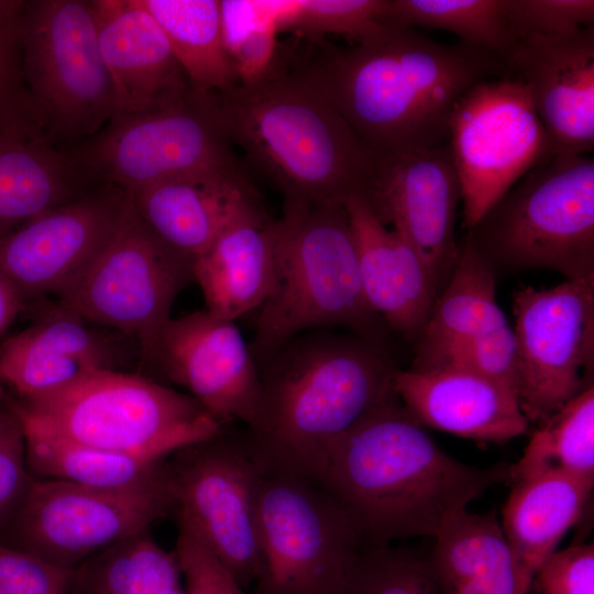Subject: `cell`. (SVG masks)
<instances>
[{
	"instance_id": "cell-1",
	"label": "cell",
	"mask_w": 594,
	"mask_h": 594,
	"mask_svg": "<svg viewBox=\"0 0 594 594\" xmlns=\"http://www.w3.org/2000/svg\"><path fill=\"white\" fill-rule=\"evenodd\" d=\"M309 43L298 51L283 46L285 64L373 153L447 145L462 96L483 80L508 75L497 56L392 22L348 46Z\"/></svg>"
},
{
	"instance_id": "cell-2",
	"label": "cell",
	"mask_w": 594,
	"mask_h": 594,
	"mask_svg": "<svg viewBox=\"0 0 594 594\" xmlns=\"http://www.w3.org/2000/svg\"><path fill=\"white\" fill-rule=\"evenodd\" d=\"M510 481V465L476 468L444 452L397 395L333 444L320 484L366 547L436 538L468 505Z\"/></svg>"
},
{
	"instance_id": "cell-3",
	"label": "cell",
	"mask_w": 594,
	"mask_h": 594,
	"mask_svg": "<svg viewBox=\"0 0 594 594\" xmlns=\"http://www.w3.org/2000/svg\"><path fill=\"white\" fill-rule=\"evenodd\" d=\"M260 406L244 435L264 473L321 484L333 444L395 395L383 342L331 329L299 333L257 364Z\"/></svg>"
},
{
	"instance_id": "cell-4",
	"label": "cell",
	"mask_w": 594,
	"mask_h": 594,
	"mask_svg": "<svg viewBox=\"0 0 594 594\" xmlns=\"http://www.w3.org/2000/svg\"><path fill=\"white\" fill-rule=\"evenodd\" d=\"M208 96L231 144L280 189L284 204L343 205L362 194L373 152L277 48L261 75Z\"/></svg>"
},
{
	"instance_id": "cell-5",
	"label": "cell",
	"mask_w": 594,
	"mask_h": 594,
	"mask_svg": "<svg viewBox=\"0 0 594 594\" xmlns=\"http://www.w3.org/2000/svg\"><path fill=\"white\" fill-rule=\"evenodd\" d=\"M272 233L273 287L249 343L256 364L310 330L344 328L383 342L386 324L364 297L344 204H284Z\"/></svg>"
},
{
	"instance_id": "cell-6",
	"label": "cell",
	"mask_w": 594,
	"mask_h": 594,
	"mask_svg": "<svg viewBox=\"0 0 594 594\" xmlns=\"http://www.w3.org/2000/svg\"><path fill=\"white\" fill-rule=\"evenodd\" d=\"M10 410L24 436L148 460L226 428L189 394L119 370H98L43 396L13 400Z\"/></svg>"
},
{
	"instance_id": "cell-7",
	"label": "cell",
	"mask_w": 594,
	"mask_h": 594,
	"mask_svg": "<svg viewBox=\"0 0 594 594\" xmlns=\"http://www.w3.org/2000/svg\"><path fill=\"white\" fill-rule=\"evenodd\" d=\"M465 241L494 273L552 270L594 275V160L559 154L510 187Z\"/></svg>"
},
{
	"instance_id": "cell-8",
	"label": "cell",
	"mask_w": 594,
	"mask_h": 594,
	"mask_svg": "<svg viewBox=\"0 0 594 594\" xmlns=\"http://www.w3.org/2000/svg\"><path fill=\"white\" fill-rule=\"evenodd\" d=\"M20 40L25 84L50 142L68 152L100 132L117 98L92 0L23 1Z\"/></svg>"
},
{
	"instance_id": "cell-9",
	"label": "cell",
	"mask_w": 594,
	"mask_h": 594,
	"mask_svg": "<svg viewBox=\"0 0 594 594\" xmlns=\"http://www.w3.org/2000/svg\"><path fill=\"white\" fill-rule=\"evenodd\" d=\"M262 571L253 594H343L361 535L320 485L262 473L256 493Z\"/></svg>"
},
{
	"instance_id": "cell-10",
	"label": "cell",
	"mask_w": 594,
	"mask_h": 594,
	"mask_svg": "<svg viewBox=\"0 0 594 594\" xmlns=\"http://www.w3.org/2000/svg\"><path fill=\"white\" fill-rule=\"evenodd\" d=\"M68 153L91 184L128 194L188 174L242 168L211 98L193 90L156 109L114 114Z\"/></svg>"
},
{
	"instance_id": "cell-11",
	"label": "cell",
	"mask_w": 594,
	"mask_h": 594,
	"mask_svg": "<svg viewBox=\"0 0 594 594\" xmlns=\"http://www.w3.org/2000/svg\"><path fill=\"white\" fill-rule=\"evenodd\" d=\"M191 282L193 263L156 238L130 200L116 234L56 305L134 340L153 364L173 304Z\"/></svg>"
},
{
	"instance_id": "cell-12",
	"label": "cell",
	"mask_w": 594,
	"mask_h": 594,
	"mask_svg": "<svg viewBox=\"0 0 594 594\" xmlns=\"http://www.w3.org/2000/svg\"><path fill=\"white\" fill-rule=\"evenodd\" d=\"M166 474L141 487L98 490L33 477L0 541L50 563L75 569L92 554L173 514Z\"/></svg>"
},
{
	"instance_id": "cell-13",
	"label": "cell",
	"mask_w": 594,
	"mask_h": 594,
	"mask_svg": "<svg viewBox=\"0 0 594 594\" xmlns=\"http://www.w3.org/2000/svg\"><path fill=\"white\" fill-rule=\"evenodd\" d=\"M177 525L190 529L244 588L262 571L256 493L262 469L244 431L219 433L167 458Z\"/></svg>"
},
{
	"instance_id": "cell-14",
	"label": "cell",
	"mask_w": 594,
	"mask_h": 594,
	"mask_svg": "<svg viewBox=\"0 0 594 594\" xmlns=\"http://www.w3.org/2000/svg\"><path fill=\"white\" fill-rule=\"evenodd\" d=\"M449 147L466 230L525 174L554 155L527 89L509 75L483 80L462 96L450 119Z\"/></svg>"
},
{
	"instance_id": "cell-15",
	"label": "cell",
	"mask_w": 594,
	"mask_h": 594,
	"mask_svg": "<svg viewBox=\"0 0 594 594\" xmlns=\"http://www.w3.org/2000/svg\"><path fill=\"white\" fill-rule=\"evenodd\" d=\"M517 399L541 425L593 386L594 275L514 294Z\"/></svg>"
},
{
	"instance_id": "cell-16",
	"label": "cell",
	"mask_w": 594,
	"mask_h": 594,
	"mask_svg": "<svg viewBox=\"0 0 594 594\" xmlns=\"http://www.w3.org/2000/svg\"><path fill=\"white\" fill-rule=\"evenodd\" d=\"M130 196L110 184H95L0 239V272L22 300L63 296L116 234Z\"/></svg>"
},
{
	"instance_id": "cell-17",
	"label": "cell",
	"mask_w": 594,
	"mask_h": 594,
	"mask_svg": "<svg viewBox=\"0 0 594 594\" xmlns=\"http://www.w3.org/2000/svg\"><path fill=\"white\" fill-rule=\"evenodd\" d=\"M359 197L414 248L439 295L460 254L455 222L462 196L449 143L373 153L372 169Z\"/></svg>"
},
{
	"instance_id": "cell-18",
	"label": "cell",
	"mask_w": 594,
	"mask_h": 594,
	"mask_svg": "<svg viewBox=\"0 0 594 594\" xmlns=\"http://www.w3.org/2000/svg\"><path fill=\"white\" fill-rule=\"evenodd\" d=\"M153 364L223 426L254 420L261 399L257 364L233 320L206 309L170 318Z\"/></svg>"
},
{
	"instance_id": "cell-19",
	"label": "cell",
	"mask_w": 594,
	"mask_h": 594,
	"mask_svg": "<svg viewBox=\"0 0 594 594\" xmlns=\"http://www.w3.org/2000/svg\"><path fill=\"white\" fill-rule=\"evenodd\" d=\"M552 143L554 155L594 148V25L519 37L505 59Z\"/></svg>"
},
{
	"instance_id": "cell-20",
	"label": "cell",
	"mask_w": 594,
	"mask_h": 594,
	"mask_svg": "<svg viewBox=\"0 0 594 594\" xmlns=\"http://www.w3.org/2000/svg\"><path fill=\"white\" fill-rule=\"evenodd\" d=\"M92 6L116 114L156 109L193 90L166 35L139 0H92Z\"/></svg>"
},
{
	"instance_id": "cell-21",
	"label": "cell",
	"mask_w": 594,
	"mask_h": 594,
	"mask_svg": "<svg viewBox=\"0 0 594 594\" xmlns=\"http://www.w3.org/2000/svg\"><path fill=\"white\" fill-rule=\"evenodd\" d=\"M129 196L152 233L191 263L232 221L263 208L243 168L178 176Z\"/></svg>"
},
{
	"instance_id": "cell-22",
	"label": "cell",
	"mask_w": 594,
	"mask_h": 594,
	"mask_svg": "<svg viewBox=\"0 0 594 594\" xmlns=\"http://www.w3.org/2000/svg\"><path fill=\"white\" fill-rule=\"evenodd\" d=\"M99 326L57 305L35 323L0 346V383L19 399L59 389L98 370H117L119 332Z\"/></svg>"
},
{
	"instance_id": "cell-23",
	"label": "cell",
	"mask_w": 594,
	"mask_h": 594,
	"mask_svg": "<svg viewBox=\"0 0 594 594\" xmlns=\"http://www.w3.org/2000/svg\"><path fill=\"white\" fill-rule=\"evenodd\" d=\"M393 385L406 410L422 426L494 443L525 435L529 428L516 395L473 372L397 369Z\"/></svg>"
},
{
	"instance_id": "cell-24",
	"label": "cell",
	"mask_w": 594,
	"mask_h": 594,
	"mask_svg": "<svg viewBox=\"0 0 594 594\" xmlns=\"http://www.w3.org/2000/svg\"><path fill=\"white\" fill-rule=\"evenodd\" d=\"M364 297L383 322L417 340L438 290L421 258L397 231L383 224L359 196L344 202Z\"/></svg>"
},
{
	"instance_id": "cell-25",
	"label": "cell",
	"mask_w": 594,
	"mask_h": 594,
	"mask_svg": "<svg viewBox=\"0 0 594 594\" xmlns=\"http://www.w3.org/2000/svg\"><path fill=\"white\" fill-rule=\"evenodd\" d=\"M272 223L263 208L246 212L195 258L194 282L208 312L235 321L265 301L274 280Z\"/></svg>"
},
{
	"instance_id": "cell-26",
	"label": "cell",
	"mask_w": 594,
	"mask_h": 594,
	"mask_svg": "<svg viewBox=\"0 0 594 594\" xmlns=\"http://www.w3.org/2000/svg\"><path fill=\"white\" fill-rule=\"evenodd\" d=\"M92 185L40 127L0 124V239Z\"/></svg>"
},
{
	"instance_id": "cell-27",
	"label": "cell",
	"mask_w": 594,
	"mask_h": 594,
	"mask_svg": "<svg viewBox=\"0 0 594 594\" xmlns=\"http://www.w3.org/2000/svg\"><path fill=\"white\" fill-rule=\"evenodd\" d=\"M593 485L594 480L560 471L514 482L501 526L529 587L539 566L580 519Z\"/></svg>"
},
{
	"instance_id": "cell-28",
	"label": "cell",
	"mask_w": 594,
	"mask_h": 594,
	"mask_svg": "<svg viewBox=\"0 0 594 594\" xmlns=\"http://www.w3.org/2000/svg\"><path fill=\"white\" fill-rule=\"evenodd\" d=\"M428 558L440 594H527L495 512L455 515Z\"/></svg>"
},
{
	"instance_id": "cell-29",
	"label": "cell",
	"mask_w": 594,
	"mask_h": 594,
	"mask_svg": "<svg viewBox=\"0 0 594 594\" xmlns=\"http://www.w3.org/2000/svg\"><path fill=\"white\" fill-rule=\"evenodd\" d=\"M166 35L198 95L229 90L240 81L224 44L220 0H139Z\"/></svg>"
},
{
	"instance_id": "cell-30",
	"label": "cell",
	"mask_w": 594,
	"mask_h": 594,
	"mask_svg": "<svg viewBox=\"0 0 594 594\" xmlns=\"http://www.w3.org/2000/svg\"><path fill=\"white\" fill-rule=\"evenodd\" d=\"M492 267L464 241L457 264L438 295L417 348L476 338L508 323L496 301Z\"/></svg>"
},
{
	"instance_id": "cell-31",
	"label": "cell",
	"mask_w": 594,
	"mask_h": 594,
	"mask_svg": "<svg viewBox=\"0 0 594 594\" xmlns=\"http://www.w3.org/2000/svg\"><path fill=\"white\" fill-rule=\"evenodd\" d=\"M33 477L58 480L98 490L141 487L162 479L167 458L148 460L66 440L24 436Z\"/></svg>"
},
{
	"instance_id": "cell-32",
	"label": "cell",
	"mask_w": 594,
	"mask_h": 594,
	"mask_svg": "<svg viewBox=\"0 0 594 594\" xmlns=\"http://www.w3.org/2000/svg\"><path fill=\"white\" fill-rule=\"evenodd\" d=\"M180 574L175 550L163 549L144 530L78 564L68 594H173Z\"/></svg>"
},
{
	"instance_id": "cell-33",
	"label": "cell",
	"mask_w": 594,
	"mask_h": 594,
	"mask_svg": "<svg viewBox=\"0 0 594 594\" xmlns=\"http://www.w3.org/2000/svg\"><path fill=\"white\" fill-rule=\"evenodd\" d=\"M548 471L594 480V386L539 425L521 458L510 465V482Z\"/></svg>"
},
{
	"instance_id": "cell-34",
	"label": "cell",
	"mask_w": 594,
	"mask_h": 594,
	"mask_svg": "<svg viewBox=\"0 0 594 594\" xmlns=\"http://www.w3.org/2000/svg\"><path fill=\"white\" fill-rule=\"evenodd\" d=\"M388 19L402 26L449 31L504 62L515 44L506 0H389Z\"/></svg>"
},
{
	"instance_id": "cell-35",
	"label": "cell",
	"mask_w": 594,
	"mask_h": 594,
	"mask_svg": "<svg viewBox=\"0 0 594 594\" xmlns=\"http://www.w3.org/2000/svg\"><path fill=\"white\" fill-rule=\"evenodd\" d=\"M277 32H294L317 42L338 35L350 44L370 36L386 23L389 0L270 1Z\"/></svg>"
},
{
	"instance_id": "cell-36",
	"label": "cell",
	"mask_w": 594,
	"mask_h": 594,
	"mask_svg": "<svg viewBox=\"0 0 594 594\" xmlns=\"http://www.w3.org/2000/svg\"><path fill=\"white\" fill-rule=\"evenodd\" d=\"M409 370L473 372L507 387L517 397L514 330L507 323L476 338L454 340L431 348H417Z\"/></svg>"
},
{
	"instance_id": "cell-37",
	"label": "cell",
	"mask_w": 594,
	"mask_h": 594,
	"mask_svg": "<svg viewBox=\"0 0 594 594\" xmlns=\"http://www.w3.org/2000/svg\"><path fill=\"white\" fill-rule=\"evenodd\" d=\"M343 594H440L428 559L394 548L365 547Z\"/></svg>"
},
{
	"instance_id": "cell-38",
	"label": "cell",
	"mask_w": 594,
	"mask_h": 594,
	"mask_svg": "<svg viewBox=\"0 0 594 594\" xmlns=\"http://www.w3.org/2000/svg\"><path fill=\"white\" fill-rule=\"evenodd\" d=\"M221 10L224 44L240 80L257 77L277 48L270 1H221Z\"/></svg>"
},
{
	"instance_id": "cell-39",
	"label": "cell",
	"mask_w": 594,
	"mask_h": 594,
	"mask_svg": "<svg viewBox=\"0 0 594 594\" xmlns=\"http://www.w3.org/2000/svg\"><path fill=\"white\" fill-rule=\"evenodd\" d=\"M22 6L23 1H0V124L24 122L44 130L23 74Z\"/></svg>"
},
{
	"instance_id": "cell-40",
	"label": "cell",
	"mask_w": 594,
	"mask_h": 594,
	"mask_svg": "<svg viewBox=\"0 0 594 594\" xmlns=\"http://www.w3.org/2000/svg\"><path fill=\"white\" fill-rule=\"evenodd\" d=\"M515 41L540 34L559 35L594 25L593 0H506Z\"/></svg>"
},
{
	"instance_id": "cell-41",
	"label": "cell",
	"mask_w": 594,
	"mask_h": 594,
	"mask_svg": "<svg viewBox=\"0 0 594 594\" xmlns=\"http://www.w3.org/2000/svg\"><path fill=\"white\" fill-rule=\"evenodd\" d=\"M74 569L0 541V594H68Z\"/></svg>"
},
{
	"instance_id": "cell-42",
	"label": "cell",
	"mask_w": 594,
	"mask_h": 594,
	"mask_svg": "<svg viewBox=\"0 0 594 594\" xmlns=\"http://www.w3.org/2000/svg\"><path fill=\"white\" fill-rule=\"evenodd\" d=\"M177 526L175 552L186 581L185 594H248L190 529Z\"/></svg>"
},
{
	"instance_id": "cell-43",
	"label": "cell",
	"mask_w": 594,
	"mask_h": 594,
	"mask_svg": "<svg viewBox=\"0 0 594 594\" xmlns=\"http://www.w3.org/2000/svg\"><path fill=\"white\" fill-rule=\"evenodd\" d=\"M531 586L539 594H594V546L556 550L539 566Z\"/></svg>"
},
{
	"instance_id": "cell-44",
	"label": "cell",
	"mask_w": 594,
	"mask_h": 594,
	"mask_svg": "<svg viewBox=\"0 0 594 594\" xmlns=\"http://www.w3.org/2000/svg\"><path fill=\"white\" fill-rule=\"evenodd\" d=\"M33 476L25 458L22 428L9 409L0 418V528L16 510Z\"/></svg>"
},
{
	"instance_id": "cell-45",
	"label": "cell",
	"mask_w": 594,
	"mask_h": 594,
	"mask_svg": "<svg viewBox=\"0 0 594 594\" xmlns=\"http://www.w3.org/2000/svg\"><path fill=\"white\" fill-rule=\"evenodd\" d=\"M23 300L0 272V332L19 315Z\"/></svg>"
},
{
	"instance_id": "cell-46",
	"label": "cell",
	"mask_w": 594,
	"mask_h": 594,
	"mask_svg": "<svg viewBox=\"0 0 594 594\" xmlns=\"http://www.w3.org/2000/svg\"><path fill=\"white\" fill-rule=\"evenodd\" d=\"M1 399H2V385L0 383V418H1V415H2V410H1Z\"/></svg>"
},
{
	"instance_id": "cell-47",
	"label": "cell",
	"mask_w": 594,
	"mask_h": 594,
	"mask_svg": "<svg viewBox=\"0 0 594 594\" xmlns=\"http://www.w3.org/2000/svg\"><path fill=\"white\" fill-rule=\"evenodd\" d=\"M173 594H185L182 587L177 588Z\"/></svg>"
}]
</instances>
